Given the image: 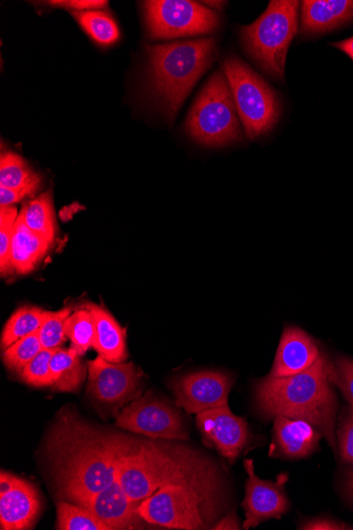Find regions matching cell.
Segmentation results:
<instances>
[{
    "instance_id": "obj_30",
    "label": "cell",
    "mask_w": 353,
    "mask_h": 530,
    "mask_svg": "<svg viewBox=\"0 0 353 530\" xmlns=\"http://www.w3.org/2000/svg\"><path fill=\"white\" fill-rule=\"evenodd\" d=\"M72 314L70 307H65L59 312H47L40 331L37 332L43 349L57 350L66 341L65 323Z\"/></svg>"
},
{
    "instance_id": "obj_4",
    "label": "cell",
    "mask_w": 353,
    "mask_h": 530,
    "mask_svg": "<svg viewBox=\"0 0 353 530\" xmlns=\"http://www.w3.org/2000/svg\"><path fill=\"white\" fill-rule=\"evenodd\" d=\"M147 51L153 90L167 117L173 120L197 81L216 60L217 42L214 39L175 42Z\"/></svg>"
},
{
    "instance_id": "obj_36",
    "label": "cell",
    "mask_w": 353,
    "mask_h": 530,
    "mask_svg": "<svg viewBox=\"0 0 353 530\" xmlns=\"http://www.w3.org/2000/svg\"><path fill=\"white\" fill-rule=\"evenodd\" d=\"M52 6L65 7L79 11L97 10L107 5V2H99V0H68V2H49Z\"/></svg>"
},
{
    "instance_id": "obj_19",
    "label": "cell",
    "mask_w": 353,
    "mask_h": 530,
    "mask_svg": "<svg viewBox=\"0 0 353 530\" xmlns=\"http://www.w3.org/2000/svg\"><path fill=\"white\" fill-rule=\"evenodd\" d=\"M353 20V0H305L302 3V33L317 35Z\"/></svg>"
},
{
    "instance_id": "obj_15",
    "label": "cell",
    "mask_w": 353,
    "mask_h": 530,
    "mask_svg": "<svg viewBox=\"0 0 353 530\" xmlns=\"http://www.w3.org/2000/svg\"><path fill=\"white\" fill-rule=\"evenodd\" d=\"M140 504L127 496L117 479L81 506L94 513L110 530H121L141 527L144 519L139 514Z\"/></svg>"
},
{
    "instance_id": "obj_32",
    "label": "cell",
    "mask_w": 353,
    "mask_h": 530,
    "mask_svg": "<svg viewBox=\"0 0 353 530\" xmlns=\"http://www.w3.org/2000/svg\"><path fill=\"white\" fill-rule=\"evenodd\" d=\"M54 352L55 350L43 349L20 373L21 379L31 387H52L50 362Z\"/></svg>"
},
{
    "instance_id": "obj_2",
    "label": "cell",
    "mask_w": 353,
    "mask_h": 530,
    "mask_svg": "<svg viewBox=\"0 0 353 530\" xmlns=\"http://www.w3.org/2000/svg\"><path fill=\"white\" fill-rule=\"evenodd\" d=\"M118 480L127 496L141 503L160 488L182 485L209 499L217 486L215 471L193 451L145 443L127 448L122 456Z\"/></svg>"
},
{
    "instance_id": "obj_26",
    "label": "cell",
    "mask_w": 353,
    "mask_h": 530,
    "mask_svg": "<svg viewBox=\"0 0 353 530\" xmlns=\"http://www.w3.org/2000/svg\"><path fill=\"white\" fill-rule=\"evenodd\" d=\"M65 334L70 339V350L84 356L94 343L95 320L90 310L84 306L69 316L65 323Z\"/></svg>"
},
{
    "instance_id": "obj_37",
    "label": "cell",
    "mask_w": 353,
    "mask_h": 530,
    "mask_svg": "<svg viewBox=\"0 0 353 530\" xmlns=\"http://www.w3.org/2000/svg\"><path fill=\"white\" fill-rule=\"evenodd\" d=\"M27 198L23 193L0 187V207H12Z\"/></svg>"
},
{
    "instance_id": "obj_39",
    "label": "cell",
    "mask_w": 353,
    "mask_h": 530,
    "mask_svg": "<svg viewBox=\"0 0 353 530\" xmlns=\"http://www.w3.org/2000/svg\"><path fill=\"white\" fill-rule=\"evenodd\" d=\"M20 481V478L15 477V475L2 470V475H0V495H5L11 491Z\"/></svg>"
},
{
    "instance_id": "obj_1",
    "label": "cell",
    "mask_w": 353,
    "mask_h": 530,
    "mask_svg": "<svg viewBox=\"0 0 353 530\" xmlns=\"http://www.w3.org/2000/svg\"><path fill=\"white\" fill-rule=\"evenodd\" d=\"M332 362L325 354L302 373L255 382L254 401L265 419L285 416L303 419L317 428L337 451L336 422L338 397L330 380Z\"/></svg>"
},
{
    "instance_id": "obj_6",
    "label": "cell",
    "mask_w": 353,
    "mask_h": 530,
    "mask_svg": "<svg viewBox=\"0 0 353 530\" xmlns=\"http://www.w3.org/2000/svg\"><path fill=\"white\" fill-rule=\"evenodd\" d=\"M187 131L200 144L222 146L240 138L239 115L229 81L217 71L191 108Z\"/></svg>"
},
{
    "instance_id": "obj_9",
    "label": "cell",
    "mask_w": 353,
    "mask_h": 530,
    "mask_svg": "<svg viewBox=\"0 0 353 530\" xmlns=\"http://www.w3.org/2000/svg\"><path fill=\"white\" fill-rule=\"evenodd\" d=\"M208 499L182 485H167L141 502L139 514L145 522L173 529L207 527L203 505Z\"/></svg>"
},
{
    "instance_id": "obj_42",
    "label": "cell",
    "mask_w": 353,
    "mask_h": 530,
    "mask_svg": "<svg viewBox=\"0 0 353 530\" xmlns=\"http://www.w3.org/2000/svg\"><path fill=\"white\" fill-rule=\"evenodd\" d=\"M203 4H207L209 7L221 8L226 3H222V2H204Z\"/></svg>"
},
{
    "instance_id": "obj_28",
    "label": "cell",
    "mask_w": 353,
    "mask_h": 530,
    "mask_svg": "<svg viewBox=\"0 0 353 530\" xmlns=\"http://www.w3.org/2000/svg\"><path fill=\"white\" fill-rule=\"evenodd\" d=\"M57 513L60 530H110L94 513L78 504L60 502Z\"/></svg>"
},
{
    "instance_id": "obj_14",
    "label": "cell",
    "mask_w": 353,
    "mask_h": 530,
    "mask_svg": "<svg viewBox=\"0 0 353 530\" xmlns=\"http://www.w3.org/2000/svg\"><path fill=\"white\" fill-rule=\"evenodd\" d=\"M245 468L249 479L243 502L246 511L244 529L254 528L271 519H281L290 508L284 487L285 481L272 483L260 480L255 473L253 460H246Z\"/></svg>"
},
{
    "instance_id": "obj_5",
    "label": "cell",
    "mask_w": 353,
    "mask_h": 530,
    "mask_svg": "<svg viewBox=\"0 0 353 530\" xmlns=\"http://www.w3.org/2000/svg\"><path fill=\"white\" fill-rule=\"evenodd\" d=\"M299 9L296 0H272L257 21L241 29L251 59L276 81L285 79L288 50L299 30Z\"/></svg>"
},
{
    "instance_id": "obj_35",
    "label": "cell",
    "mask_w": 353,
    "mask_h": 530,
    "mask_svg": "<svg viewBox=\"0 0 353 530\" xmlns=\"http://www.w3.org/2000/svg\"><path fill=\"white\" fill-rule=\"evenodd\" d=\"M303 530H344L353 529L352 526L328 518L311 519L300 525Z\"/></svg>"
},
{
    "instance_id": "obj_25",
    "label": "cell",
    "mask_w": 353,
    "mask_h": 530,
    "mask_svg": "<svg viewBox=\"0 0 353 530\" xmlns=\"http://www.w3.org/2000/svg\"><path fill=\"white\" fill-rule=\"evenodd\" d=\"M47 310L35 306H24L16 312L5 324L2 334V349L16 341L40 331L46 318Z\"/></svg>"
},
{
    "instance_id": "obj_20",
    "label": "cell",
    "mask_w": 353,
    "mask_h": 530,
    "mask_svg": "<svg viewBox=\"0 0 353 530\" xmlns=\"http://www.w3.org/2000/svg\"><path fill=\"white\" fill-rule=\"evenodd\" d=\"M95 320V338L92 347L103 359L111 363H122L128 358L124 328L101 305H85Z\"/></svg>"
},
{
    "instance_id": "obj_23",
    "label": "cell",
    "mask_w": 353,
    "mask_h": 530,
    "mask_svg": "<svg viewBox=\"0 0 353 530\" xmlns=\"http://www.w3.org/2000/svg\"><path fill=\"white\" fill-rule=\"evenodd\" d=\"M50 371L53 390L64 393L78 392L86 375L80 356L70 349L55 350L50 362Z\"/></svg>"
},
{
    "instance_id": "obj_31",
    "label": "cell",
    "mask_w": 353,
    "mask_h": 530,
    "mask_svg": "<svg viewBox=\"0 0 353 530\" xmlns=\"http://www.w3.org/2000/svg\"><path fill=\"white\" fill-rule=\"evenodd\" d=\"M18 215L20 214H17V210L13 206L0 208V272H2L3 277L13 273L11 244Z\"/></svg>"
},
{
    "instance_id": "obj_22",
    "label": "cell",
    "mask_w": 353,
    "mask_h": 530,
    "mask_svg": "<svg viewBox=\"0 0 353 530\" xmlns=\"http://www.w3.org/2000/svg\"><path fill=\"white\" fill-rule=\"evenodd\" d=\"M42 186V178L35 173L23 157L7 152L0 158V187L23 193L26 197L35 195Z\"/></svg>"
},
{
    "instance_id": "obj_12",
    "label": "cell",
    "mask_w": 353,
    "mask_h": 530,
    "mask_svg": "<svg viewBox=\"0 0 353 530\" xmlns=\"http://www.w3.org/2000/svg\"><path fill=\"white\" fill-rule=\"evenodd\" d=\"M88 393L101 404L118 406L134 398L141 374L132 362L111 363L98 356L88 362Z\"/></svg>"
},
{
    "instance_id": "obj_8",
    "label": "cell",
    "mask_w": 353,
    "mask_h": 530,
    "mask_svg": "<svg viewBox=\"0 0 353 530\" xmlns=\"http://www.w3.org/2000/svg\"><path fill=\"white\" fill-rule=\"evenodd\" d=\"M148 33L154 40H173L215 31L220 16L188 0H152L144 3Z\"/></svg>"
},
{
    "instance_id": "obj_29",
    "label": "cell",
    "mask_w": 353,
    "mask_h": 530,
    "mask_svg": "<svg viewBox=\"0 0 353 530\" xmlns=\"http://www.w3.org/2000/svg\"><path fill=\"white\" fill-rule=\"evenodd\" d=\"M42 350L39 335L35 333L7 347L3 352V360L10 371L20 374Z\"/></svg>"
},
{
    "instance_id": "obj_21",
    "label": "cell",
    "mask_w": 353,
    "mask_h": 530,
    "mask_svg": "<svg viewBox=\"0 0 353 530\" xmlns=\"http://www.w3.org/2000/svg\"><path fill=\"white\" fill-rule=\"evenodd\" d=\"M51 245L27 227L22 213L18 215L11 244L12 272L25 276L33 271L46 257Z\"/></svg>"
},
{
    "instance_id": "obj_33",
    "label": "cell",
    "mask_w": 353,
    "mask_h": 530,
    "mask_svg": "<svg viewBox=\"0 0 353 530\" xmlns=\"http://www.w3.org/2000/svg\"><path fill=\"white\" fill-rule=\"evenodd\" d=\"M330 380L342 392L353 409V359L340 357L332 362Z\"/></svg>"
},
{
    "instance_id": "obj_40",
    "label": "cell",
    "mask_w": 353,
    "mask_h": 530,
    "mask_svg": "<svg viewBox=\"0 0 353 530\" xmlns=\"http://www.w3.org/2000/svg\"><path fill=\"white\" fill-rule=\"evenodd\" d=\"M331 45L343 51L353 61V36L347 40L332 43Z\"/></svg>"
},
{
    "instance_id": "obj_10",
    "label": "cell",
    "mask_w": 353,
    "mask_h": 530,
    "mask_svg": "<svg viewBox=\"0 0 353 530\" xmlns=\"http://www.w3.org/2000/svg\"><path fill=\"white\" fill-rule=\"evenodd\" d=\"M116 426L153 440L187 441L190 437L181 413L151 393L126 407L118 416Z\"/></svg>"
},
{
    "instance_id": "obj_41",
    "label": "cell",
    "mask_w": 353,
    "mask_h": 530,
    "mask_svg": "<svg viewBox=\"0 0 353 530\" xmlns=\"http://www.w3.org/2000/svg\"><path fill=\"white\" fill-rule=\"evenodd\" d=\"M346 490L349 497L353 500V469L346 474Z\"/></svg>"
},
{
    "instance_id": "obj_34",
    "label": "cell",
    "mask_w": 353,
    "mask_h": 530,
    "mask_svg": "<svg viewBox=\"0 0 353 530\" xmlns=\"http://www.w3.org/2000/svg\"><path fill=\"white\" fill-rule=\"evenodd\" d=\"M339 448L344 463L353 464V409L345 408L338 429Z\"/></svg>"
},
{
    "instance_id": "obj_24",
    "label": "cell",
    "mask_w": 353,
    "mask_h": 530,
    "mask_svg": "<svg viewBox=\"0 0 353 530\" xmlns=\"http://www.w3.org/2000/svg\"><path fill=\"white\" fill-rule=\"evenodd\" d=\"M21 213L30 230L53 244L57 235V222H55L51 191L30 200Z\"/></svg>"
},
{
    "instance_id": "obj_3",
    "label": "cell",
    "mask_w": 353,
    "mask_h": 530,
    "mask_svg": "<svg viewBox=\"0 0 353 530\" xmlns=\"http://www.w3.org/2000/svg\"><path fill=\"white\" fill-rule=\"evenodd\" d=\"M64 437L59 465V486L63 497L82 505L118 479L127 446L87 429Z\"/></svg>"
},
{
    "instance_id": "obj_17",
    "label": "cell",
    "mask_w": 353,
    "mask_h": 530,
    "mask_svg": "<svg viewBox=\"0 0 353 530\" xmlns=\"http://www.w3.org/2000/svg\"><path fill=\"white\" fill-rule=\"evenodd\" d=\"M323 434L303 419L276 416L270 456L287 460L307 458L318 449Z\"/></svg>"
},
{
    "instance_id": "obj_18",
    "label": "cell",
    "mask_w": 353,
    "mask_h": 530,
    "mask_svg": "<svg viewBox=\"0 0 353 530\" xmlns=\"http://www.w3.org/2000/svg\"><path fill=\"white\" fill-rule=\"evenodd\" d=\"M41 509V500L36 488L20 479L5 495H0V528L3 530L30 529Z\"/></svg>"
},
{
    "instance_id": "obj_27",
    "label": "cell",
    "mask_w": 353,
    "mask_h": 530,
    "mask_svg": "<svg viewBox=\"0 0 353 530\" xmlns=\"http://www.w3.org/2000/svg\"><path fill=\"white\" fill-rule=\"evenodd\" d=\"M74 17L84 30L101 45H111L119 40L120 32L109 14L101 10L74 12Z\"/></svg>"
},
{
    "instance_id": "obj_11",
    "label": "cell",
    "mask_w": 353,
    "mask_h": 530,
    "mask_svg": "<svg viewBox=\"0 0 353 530\" xmlns=\"http://www.w3.org/2000/svg\"><path fill=\"white\" fill-rule=\"evenodd\" d=\"M234 377L220 371H201L174 377L170 381L176 404L190 414L228 405Z\"/></svg>"
},
{
    "instance_id": "obj_13",
    "label": "cell",
    "mask_w": 353,
    "mask_h": 530,
    "mask_svg": "<svg viewBox=\"0 0 353 530\" xmlns=\"http://www.w3.org/2000/svg\"><path fill=\"white\" fill-rule=\"evenodd\" d=\"M196 422L204 441L230 463L251 443L246 419L234 415L228 405L197 414Z\"/></svg>"
},
{
    "instance_id": "obj_7",
    "label": "cell",
    "mask_w": 353,
    "mask_h": 530,
    "mask_svg": "<svg viewBox=\"0 0 353 530\" xmlns=\"http://www.w3.org/2000/svg\"><path fill=\"white\" fill-rule=\"evenodd\" d=\"M224 69L247 137L253 140L272 131L282 113L276 91L236 57L226 59Z\"/></svg>"
},
{
    "instance_id": "obj_16",
    "label": "cell",
    "mask_w": 353,
    "mask_h": 530,
    "mask_svg": "<svg viewBox=\"0 0 353 530\" xmlns=\"http://www.w3.org/2000/svg\"><path fill=\"white\" fill-rule=\"evenodd\" d=\"M321 351L306 332L299 327L285 328L276 352L273 368L268 376L281 378L309 369L321 356Z\"/></svg>"
},
{
    "instance_id": "obj_38",
    "label": "cell",
    "mask_w": 353,
    "mask_h": 530,
    "mask_svg": "<svg viewBox=\"0 0 353 530\" xmlns=\"http://www.w3.org/2000/svg\"><path fill=\"white\" fill-rule=\"evenodd\" d=\"M212 529H217V530L241 529L236 511L235 510L231 511L229 515H227L224 519H222L220 522L214 525Z\"/></svg>"
}]
</instances>
